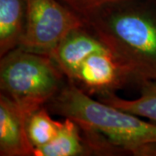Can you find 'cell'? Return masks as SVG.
Masks as SVG:
<instances>
[{
	"mask_svg": "<svg viewBox=\"0 0 156 156\" xmlns=\"http://www.w3.org/2000/svg\"><path fill=\"white\" fill-rule=\"evenodd\" d=\"M50 111L79 125L94 154L156 156V124L100 100L69 81L48 102Z\"/></svg>",
	"mask_w": 156,
	"mask_h": 156,
	"instance_id": "obj_1",
	"label": "cell"
},
{
	"mask_svg": "<svg viewBox=\"0 0 156 156\" xmlns=\"http://www.w3.org/2000/svg\"><path fill=\"white\" fill-rule=\"evenodd\" d=\"M127 82L156 81V0H128L108 6L85 21Z\"/></svg>",
	"mask_w": 156,
	"mask_h": 156,
	"instance_id": "obj_2",
	"label": "cell"
},
{
	"mask_svg": "<svg viewBox=\"0 0 156 156\" xmlns=\"http://www.w3.org/2000/svg\"><path fill=\"white\" fill-rule=\"evenodd\" d=\"M52 57L18 47L1 57L0 89L28 117L48 104L63 86Z\"/></svg>",
	"mask_w": 156,
	"mask_h": 156,
	"instance_id": "obj_3",
	"label": "cell"
},
{
	"mask_svg": "<svg viewBox=\"0 0 156 156\" xmlns=\"http://www.w3.org/2000/svg\"><path fill=\"white\" fill-rule=\"evenodd\" d=\"M86 26L83 18L59 0H26L23 50L50 56L73 30Z\"/></svg>",
	"mask_w": 156,
	"mask_h": 156,
	"instance_id": "obj_4",
	"label": "cell"
},
{
	"mask_svg": "<svg viewBox=\"0 0 156 156\" xmlns=\"http://www.w3.org/2000/svg\"><path fill=\"white\" fill-rule=\"evenodd\" d=\"M73 83L87 93L103 95L115 92L127 81L111 53L104 50L84 60Z\"/></svg>",
	"mask_w": 156,
	"mask_h": 156,
	"instance_id": "obj_5",
	"label": "cell"
},
{
	"mask_svg": "<svg viewBox=\"0 0 156 156\" xmlns=\"http://www.w3.org/2000/svg\"><path fill=\"white\" fill-rule=\"evenodd\" d=\"M27 117L17 104L0 94V155L34 156L26 130Z\"/></svg>",
	"mask_w": 156,
	"mask_h": 156,
	"instance_id": "obj_6",
	"label": "cell"
},
{
	"mask_svg": "<svg viewBox=\"0 0 156 156\" xmlns=\"http://www.w3.org/2000/svg\"><path fill=\"white\" fill-rule=\"evenodd\" d=\"M107 50L86 26L73 30L57 45L50 56L69 81L74 82L79 68L93 53Z\"/></svg>",
	"mask_w": 156,
	"mask_h": 156,
	"instance_id": "obj_7",
	"label": "cell"
},
{
	"mask_svg": "<svg viewBox=\"0 0 156 156\" xmlns=\"http://www.w3.org/2000/svg\"><path fill=\"white\" fill-rule=\"evenodd\" d=\"M26 23V0H0V56L20 46Z\"/></svg>",
	"mask_w": 156,
	"mask_h": 156,
	"instance_id": "obj_8",
	"label": "cell"
},
{
	"mask_svg": "<svg viewBox=\"0 0 156 156\" xmlns=\"http://www.w3.org/2000/svg\"><path fill=\"white\" fill-rule=\"evenodd\" d=\"M89 154L77 123L64 118L55 138L48 144L34 148V156H78Z\"/></svg>",
	"mask_w": 156,
	"mask_h": 156,
	"instance_id": "obj_9",
	"label": "cell"
},
{
	"mask_svg": "<svg viewBox=\"0 0 156 156\" xmlns=\"http://www.w3.org/2000/svg\"><path fill=\"white\" fill-rule=\"evenodd\" d=\"M98 100L156 124V81L140 84V95L136 99H124L115 92H108L101 95Z\"/></svg>",
	"mask_w": 156,
	"mask_h": 156,
	"instance_id": "obj_10",
	"label": "cell"
},
{
	"mask_svg": "<svg viewBox=\"0 0 156 156\" xmlns=\"http://www.w3.org/2000/svg\"><path fill=\"white\" fill-rule=\"evenodd\" d=\"M62 122L55 121L44 107L33 112L27 119L26 130L34 148L48 144L55 138L61 128Z\"/></svg>",
	"mask_w": 156,
	"mask_h": 156,
	"instance_id": "obj_11",
	"label": "cell"
},
{
	"mask_svg": "<svg viewBox=\"0 0 156 156\" xmlns=\"http://www.w3.org/2000/svg\"><path fill=\"white\" fill-rule=\"evenodd\" d=\"M71 11L76 13L84 21L93 17L108 6L126 2L128 0H59Z\"/></svg>",
	"mask_w": 156,
	"mask_h": 156,
	"instance_id": "obj_12",
	"label": "cell"
}]
</instances>
